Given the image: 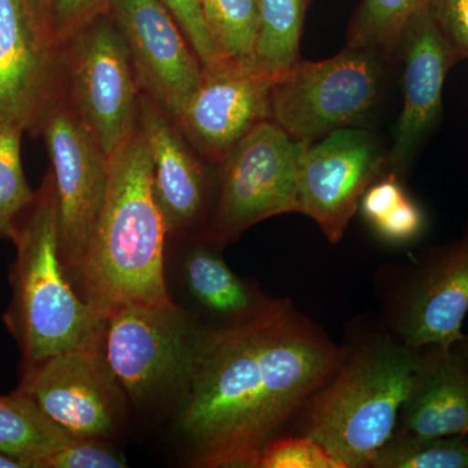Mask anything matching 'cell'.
Returning a JSON list of instances; mask_svg holds the SVG:
<instances>
[{
	"instance_id": "obj_1",
	"label": "cell",
	"mask_w": 468,
	"mask_h": 468,
	"mask_svg": "<svg viewBox=\"0 0 468 468\" xmlns=\"http://www.w3.org/2000/svg\"><path fill=\"white\" fill-rule=\"evenodd\" d=\"M335 344L292 301L202 331L178 428L206 468H258L261 451L344 365Z\"/></svg>"
},
{
	"instance_id": "obj_2",
	"label": "cell",
	"mask_w": 468,
	"mask_h": 468,
	"mask_svg": "<svg viewBox=\"0 0 468 468\" xmlns=\"http://www.w3.org/2000/svg\"><path fill=\"white\" fill-rule=\"evenodd\" d=\"M165 218L153 192L150 153L140 128L109 155L106 202L76 291L101 318L126 304H171L165 273Z\"/></svg>"
},
{
	"instance_id": "obj_3",
	"label": "cell",
	"mask_w": 468,
	"mask_h": 468,
	"mask_svg": "<svg viewBox=\"0 0 468 468\" xmlns=\"http://www.w3.org/2000/svg\"><path fill=\"white\" fill-rule=\"evenodd\" d=\"M423 359L399 338L351 349L334 378L304 408L303 435L345 468H368L394 436Z\"/></svg>"
},
{
	"instance_id": "obj_4",
	"label": "cell",
	"mask_w": 468,
	"mask_h": 468,
	"mask_svg": "<svg viewBox=\"0 0 468 468\" xmlns=\"http://www.w3.org/2000/svg\"><path fill=\"white\" fill-rule=\"evenodd\" d=\"M12 242L14 302L8 325L27 366L63 351L103 343L104 318L76 291L58 242V201L51 171L18 224Z\"/></svg>"
},
{
	"instance_id": "obj_5",
	"label": "cell",
	"mask_w": 468,
	"mask_h": 468,
	"mask_svg": "<svg viewBox=\"0 0 468 468\" xmlns=\"http://www.w3.org/2000/svg\"><path fill=\"white\" fill-rule=\"evenodd\" d=\"M383 60L353 48L322 61L300 58L275 80L271 120L303 144L362 125L380 97Z\"/></svg>"
},
{
	"instance_id": "obj_6",
	"label": "cell",
	"mask_w": 468,
	"mask_h": 468,
	"mask_svg": "<svg viewBox=\"0 0 468 468\" xmlns=\"http://www.w3.org/2000/svg\"><path fill=\"white\" fill-rule=\"evenodd\" d=\"M306 144L272 120L261 122L218 163V196L205 239L218 249L249 228L300 212L298 167Z\"/></svg>"
},
{
	"instance_id": "obj_7",
	"label": "cell",
	"mask_w": 468,
	"mask_h": 468,
	"mask_svg": "<svg viewBox=\"0 0 468 468\" xmlns=\"http://www.w3.org/2000/svg\"><path fill=\"white\" fill-rule=\"evenodd\" d=\"M68 98L110 155L138 122L140 86L124 37L101 15L61 45Z\"/></svg>"
},
{
	"instance_id": "obj_8",
	"label": "cell",
	"mask_w": 468,
	"mask_h": 468,
	"mask_svg": "<svg viewBox=\"0 0 468 468\" xmlns=\"http://www.w3.org/2000/svg\"><path fill=\"white\" fill-rule=\"evenodd\" d=\"M202 329L176 303L126 304L104 320L103 351L126 397L144 402L186 384Z\"/></svg>"
},
{
	"instance_id": "obj_9",
	"label": "cell",
	"mask_w": 468,
	"mask_h": 468,
	"mask_svg": "<svg viewBox=\"0 0 468 468\" xmlns=\"http://www.w3.org/2000/svg\"><path fill=\"white\" fill-rule=\"evenodd\" d=\"M58 201L60 257L75 286L109 187V156L64 95L41 126Z\"/></svg>"
},
{
	"instance_id": "obj_10",
	"label": "cell",
	"mask_w": 468,
	"mask_h": 468,
	"mask_svg": "<svg viewBox=\"0 0 468 468\" xmlns=\"http://www.w3.org/2000/svg\"><path fill=\"white\" fill-rule=\"evenodd\" d=\"M18 390L70 436L104 440L124 420L128 397L111 371L103 343L27 366Z\"/></svg>"
},
{
	"instance_id": "obj_11",
	"label": "cell",
	"mask_w": 468,
	"mask_h": 468,
	"mask_svg": "<svg viewBox=\"0 0 468 468\" xmlns=\"http://www.w3.org/2000/svg\"><path fill=\"white\" fill-rule=\"evenodd\" d=\"M66 84L61 45L32 0H0V119L41 132Z\"/></svg>"
},
{
	"instance_id": "obj_12",
	"label": "cell",
	"mask_w": 468,
	"mask_h": 468,
	"mask_svg": "<svg viewBox=\"0 0 468 468\" xmlns=\"http://www.w3.org/2000/svg\"><path fill=\"white\" fill-rule=\"evenodd\" d=\"M375 135L362 126L338 129L306 144L298 167L300 214L318 224L331 243L340 242L363 194L383 176Z\"/></svg>"
},
{
	"instance_id": "obj_13",
	"label": "cell",
	"mask_w": 468,
	"mask_h": 468,
	"mask_svg": "<svg viewBox=\"0 0 468 468\" xmlns=\"http://www.w3.org/2000/svg\"><path fill=\"white\" fill-rule=\"evenodd\" d=\"M468 228L463 236L428 251L409 271L389 310L401 343L415 349H449L468 340Z\"/></svg>"
},
{
	"instance_id": "obj_14",
	"label": "cell",
	"mask_w": 468,
	"mask_h": 468,
	"mask_svg": "<svg viewBox=\"0 0 468 468\" xmlns=\"http://www.w3.org/2000/svg\"><path fill=\"white\" fill-rule=\"evenodd\" d=\"M275 80L218 58L202 68L201 81L174 117L176 124L202 159L218 165L255 126L271 120Z\"/></svg>"
},
{
	"instance_id": "obj_15",
	"label": "cell",
	"mask_w": 468,
	"mask_h": 468,
	"mask_svg": "<svg viewBox=\"0 0 468 468\" xmlns=\"http://www.w3.org/2000/svg\"><path fill=\"white\" fill-rule=\"evenodd\" d=\"M110 17L124 37L141 92L172 117L202 76V63L162 0H109Z\"/></svg>"
},
{
	"instance_id": "obj_16",
	"label": "cell",
	"mask_w": 468,
	"mask_h": 468,
	"mask_svg": "<svg viewBox=\"0 0 468 468\" xmlns=\"http://www.w3.org/2000/svg\"><path fill=\"white\" fill-rule=\"evenodd\" d=\"M397 50L403 61V106L387 158L392 174L402 176L441 119L443 82L458 58L427 8L410 21Z\"/></svg>"
},
{
	"instance_id": "obj_17",
	"label": "cell",
	"mask_w": 468,
	"mask_h": 468,
	"mask_svg": "<svg viewBox=\"0 0 468 468\" xmlns=\"http://www.w3.org/2000/svg\"><path fill=\"white\" fill-rule=\"evenodd\" d=\"M138 128L150 153L153 192L168 234H185L205 220L212 181L174 117L141 92Z\"/></svg>"
},
{
	"instance_id": "obj_18",
	"label": "cell",
	"mask_w": 468,
	"mask_h": 468,
	"mask_svg": "<svg viewBox=\"0 0 468 468\" xmlns=\"http://www.w3.org/2000/svg\"><path fill=\"white\" fill-rule=\"evenodd\" d=\"M423 347L414 387L402 408L399 433L419 437L468 435V340L449 349Z\"/></svg>"
},
{
	"instance_id": "obj_19",
	"label": "cell",
	"mask_w": 468,
	"mask_h": 468,
	"mask_svg": "<svg viewBox=\"0 0 468 468\" xmlns=\"http://www.w3.org/2000/svg\"><path fill=\"white\" fill-rule=\"evenodd\" d=\"M184 276L194 300L226 323L250 315L271 300L237 276L205 237L187 251Z\"/></svg>"
},
{
	"instance_id": "obj_20",
	"label": "cell",
	"mask_w": 468,
	"mask_h": 468,
	"mask_svg": "<svg viewBox=\"0 0 468 468\" xmlns=\"http://www.w3.org/2000/svg\"><path fill=\"white\" fill-rule=\"evenodd\" d=\"M72 437L21 390L0 396V452L24 468H41L43 461Z\"/></svg>"
},
{
	"instance_id": "obj_21",
	"label": "cell",
	"mask_w": 468,
	"mask_h": 468,
	"mask_svg": "<svg viewBox=\"0 0 468 468\" xmlns=\"http://www.w3.org/2000/svg\"><path fill=\"white\" fill-rule=\"evenodd\" d=\"M311 0H258L254 69L277 79L300 60L304 16Z\"/></svg>"
},
{
	"instance_id": "obj_22",
	"label": "cell",
	"mask_w": 468,
	"mask_h": 468,
	"mask_svg": "<svg viewBox=\"0 0 468 468\" xmlns=\"http://www.w3.org/2000/svg\"><path fill=\"white\" fill-rule=\"evenodd\" d=\"M428 2L362 0L347 32V48L375 51L387 60L399 48L410 21L428 7Z\"/></svg>"
},
{
	"instance_id": "obj_23",
	"label": "cell",
	"mask_w": 468,
	"mask_h": 468,
	"mask_svg": "<svg viewBox=\"0 0 468 468\" xmlns=\"http://www.w3.org/2000/svg\"><path fill=\"white\" fill-rule=\"evenodd\" d=\"M199 5L218 58L254 68L258 0H199Z\"/></svg>"
},
{
	"instance_id": "obj_24",
	"label": "cell",
	"mask_w": 468,
	"mask_h": 468,
	"mask_svg": "<svg viewBox=\"0 0 468 468\" xmlns=\"http://www.w3.org/2000/svg\"><path fill=\"white\" fill-rule=\"evenodd\" d=\"M372 468H468V435L419 437L399 433L378 452Z\"/></svg>"
},
{
	"instance_id": "obj_25",
	"label": "cell",
	"mask_w": 468,
	"mask_h": 468,
	"mask_svg": "<svg viewBox=\"0 0 468 468\" xmlns=\"http://www.w3.org/2000/svg\"><path fill=\"white\" fill-rule=\"evenodd\" d=\"M23 133L20 126L0 119V239L11 241L36 198L21 162Z\"/></svg>"
},
{
	"instance_id": "obj_26",
	"label": "cell",
	"mask_w": 468,
	"mask_h": 468,
	"mask_svg": "<svg viewBox=\"0 0 468 468\" xmlns=\"http://www.w3.org/2000/svg\"><path fill=\"white\" fill-rule=\"evenodd\" d=\"M258 468H345L311 437H275L261 451Z\"/></svg>"
},
{
	"instance_id": "obj_27",
	"label": "cell",
	"mask_w": 468,
	"mask_h": 468,
	"mask_svg": "<svg viewBox=\"0 0 468 468\" xmlns=\"http://www.w3.org/2000/svg\"><path fill=\"white\" fill-rule=\"evenodd\" d=\"M125 461L103 440L72 437L51 452L41 468H122Z\"/></svg>"
},
{
	"instance_id": "obj_28",
	"label": "cell",
	"mask_w": 468,
	"mask_h": 468,
	"mask_svg": "<svg viewBox=\"0 0 468 468\" xmlns=\"http://www.w3.org/2000/svg\"><path fill=\"white\" fill-rule=\"evenodd\" d=\"M369 226L384 241L408 243L414 241L423 232L426 218L418 203L406 193Z\"/></svg>"
},
{
	"instance_id": "obj_29",
	"label": "cell",
	"mask_w": 468,
	"mask_h": 468,
	"mask_svg": "<svg viewBox=\"0 0 468 468\" xmlns=\"http://www.w3.org/2000/svg\"><path fill=\"white\" fill-rule=\"evenodd\" d=\"M177 21L202 67L209 66L218 60L217 51L212 45L205 18H203L199 0H162Z\"/></svg>"
},
{
	"instance_id": "obj_30",
	"label": "cell",
	"mask_w": 468,
	"mask_h": 468,
	"mask_svg": "<svg viewBox=\"0 0 468 468\" xmlns=\"http://www.w3.org/2000/svg\"><path fill=\"white\" fill-rule=\"evenodd\" d=\"M427 9L458 61L468 58V0H430Z\"/></svg>"
},
{
	"instance_id": "obj_31",
	"label": "cell",
	"mask_w": 468,
	"mask_h": 468,
	"mask_svg": "<svg viewBox=\"0 0 468 468\" xmlns=\"http://www.w3.org/2000/svg\"><path fill=\"white\" fill-rule=\"evenodd\" d=\"M109 0H51V27L60 45L101 15Z\"/></svg>"
},
{
	"instance_id": "obj_32",
	"label": "cell",
	"mask_w": 468,
	"mask_h": 468,
	"mask_svg": "<svg viewBox=\"0 0 468 468\" xmlns=\"http://www.w3.org/2000/svg\"><path fill=\"white\" fill-rule=\"evenodd\" d=\"M34 8L38 12L42 20L51 27V0H32ZM54 32V30H52Z\"/></svg>"
},
{
	"instance_id": "obj_33",
	"label": "cell",
	"mask_w": 468,
	"mask_h": 468,
	"mask_svg": "<svg viewBox=\"0 0 468 468\" xmlns=\"http://www.w3.org/2000/svg\"><path fill=\"white\" fill-rule=\"evenodd\" d=\"M0 468H24L23 463L0 452Z\"/></svg>"
}]
</instances>
